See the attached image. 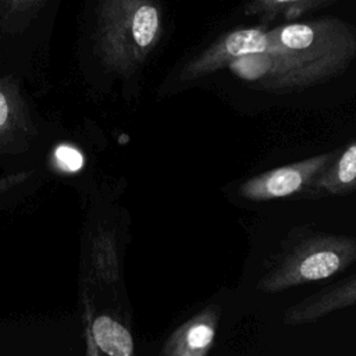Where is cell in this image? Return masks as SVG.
Wrapping results in <instances>:
<instances>
[{
    "label": "cell",
    "instance_id": "obj_9",
    "mask_svg": "<svg viewBox=\"0 0 356 356\" xmlns=\"http://www.w3.org/2000/svg\"><path fill=\"white\" fill-rule=\"evenodd\" d=\"M267 31L261 28H245L232 31L196 57L189 60L179 72L181 81H193L218 70L227 68L232 61L246 54L263 53L267 50Z\"/></svg>",
    "mask_w": 356,
    "mask_h": 356
},
{
    "label": "cell",
    "instance_id": "obj_6",
    "mask_svg": "<svg viewBox=\"0 0 356 356\" xmlns=\"http://www.w3.org/2000/svg\"><path fill=\"white\" fill-rule=\"evenodd\" d=\"M83 352L79 312L0 321V356H76Z\"/></svg>",
    "mask_w": 356,
    "mask_h": 356
},
{
    "label": "cell",
    "instance_id": "obj_15",
    "mask_svg": "<svg viewBox=\"0 0 356 356\" xmlns=\"http://www.w3.org/2000/svg\"><path fill=\"white\" fill-rule=\"evenodd\" d=\"M40 0H0V33H17L21 31L22 17Z\"/></svg>",
    "mask_w": 356,
    "mask_h": 356
},
{
    "label": "cell",
    "instance_id": "obj_3",
    "mask_svg": "<svg viewBox=\"0 0 356 356\" xmlns=\"http://www.w3.org/2000/svg\"><path fill=\"white\" fill-rule=\"evenodd\" d=\"M107 184L82 200L85 207L79 239V312L107 307L122 312L118 303L124 278V241L121 221Z\"/></svg>",
    "mask_w": 356,
    "mask_h": 356
},
{
    "label": "cell",
    "instance_id": "obj_14",
    "mask_svg": "<svg viewBox=\"0 0 356 356\" xmlns=\"http://www.w3.org/2000/svg\"><path fill=\"white\" fill-rule=\"evenodd\" d=\"M49 181L43 168L0 175V213L18 209Z\"/></svg>",
    "mask_w": 356,
    "mask_h": 356
},
{
    "label": "cell",
    "instance_id": "obj_1",
    "mask_svg": "<svg viewBox=\"0 0 356 356\" xmlns=\"http://www.w3.org/2000/svg\"><path fill=\"white\" fill-rule=\"evenodd\" d=\"M163 32L156 0H100L81 71L90 96L131 81L156 49Z\"/></svg>",
    "mask_w": 356,
    "mask_h": 356
},
{
    "label": "cell",
    "instance_id": "obj_13",
    "mask_svg": "<svg viewBox=\"0 0 356 356\" xmlns=\"http://www.w3.org/2000/svg\"><path fill=\"white\" fill-rule=\"evenodd\" d=\"M353 192H356V139L335 150L332 160L300 197L320 199Z\"/></svg>",
    "mask_w": 356,
    "mask_h": 356
},
{
    "label": "cell",
    "instance_id": "obj_16",
    "mask_svg": "<svg viewBox=\"0 0 356 356\" xmlns=\"http://www.w3.org/2000/svg\"><path fill=\"white\" fill-rule=\"evenodd\" d=\"M303 0H252L246 7V14H274L284 10L288 6H293Z\"/></svg>",
    "mask_w": 356,
    "mask_h": 356
},
{
    "label": "cell",
    "instance_id": "obj_12",
    "mask_svg": "<svg viewBox=\"0 0 356 356\" xmlns=\"http://www.w3.org/2000/svg\"><path fill=\"white\" fill-rule=\"evenodd\" d=\"M356 305V274L350 278L332 284L289 306L284 312L282 321L286 325L314 323L334 312Z\"/></svg>",
    "mask_w": 356,
    "mask_h": 356
},
{
    "label": "cell",
    "instance_id": "obj_5",
    "mask_svg": "<svg viewBox=\"0 0 356 356\" xmlns=\"http://www.w3.org/2000/svg\"><path fill=\"white\" fill-rule=\"evenodd\" d=\"M355 261V236L299 228L288 235L271 257L256 288L263 293H278L334 277Z\"/></svg>",
    "mask_w": 356,
    "mask_h": 356
},
{
    "label": "cell",
    "instance_id": "obj_11",
    "mask_svg": "<svg viewBox=\"0 0 356 356\" xmlns=\"http://www.w3.org/2000/svg\"><path fill=\"white\" fill-rule=\"evenodd\" d=\"M221 307L211 303L178 325L163 342V356H206L214 346Z\"/></svg>",
    "mask_w": 356,
    "mask_h": 356
},
{
    "label": "cell",
    "instance_id": "obj_8",
    "mask_svg": "<svg viewBox=\"0 0 356 356\" xmlns=\"http://www.w3.org/2000/svg\"><path fill=\"white\" fill-rule=\"evenodd\" d=\"M335 150L285 164L246 179L238 193L250 202H267L299 195L309 189L317 175L332 160Z\"/></svg>",
    "mask_w": 356,
    "mask_h": 356
},
{
    "label": "cell",
    "instance_id": "obj_4",
    "mask_svg": "<svg viewBox=\"0 0 356 356\" xmlns=\"http://www.w3.org/2000/svg\"><path fill=\"white\" fill-rule=\"evenodd\" d=\"M26 82L0 67V175L44 170L50 145L63 128L39 111Z\"/></svg>",
    "mask_w": 356,
    "mask_h": 356
},
{
    "label": "cell",
    "instance_id": "obj_2",
    "mask_svg": "<svg viewBox=\"0 0 356 356\" xmlns=\"http://www.w3.org/2000/svg\"><path fill=\"white\" fill-rule=\"evenodd\" d=\"M263 51L267 72L259 86L273 92L300 90L341 75L356 57V29L324 17L267 31Z\"/></svg>",
    "mask_w": 356,
    "mask_h": 356
},
{
    "label": "cell",
    "instance_id": "obj_10",
    "mask_svg": "<svg viewBox=\"0 0 356 356\" xmlns=\"http://www.w3.org/2000/svg\"><path fill=\"white\" fill-rule=\"evenodd\" d=\"M83 335L85 356H132L135 341L122 312L114 309H93L79 312Z\"/></svg>",
    "mask_w": 356,
    "mask_h": 356
},
{
    "label": "cell",
    "instance_id": "obj_7",
    "mask_svg": "<svg viewBox=\"0 0 356 356\" xmlns=\"http://www.w3.org/2000/svg\"><path fill=\"white\" fill-rule=\"evenodd\" d=\"M89 134H70L61 128L44 160L49 178L74 188L81 200L99 184L95 174V150L92 145H88Z\"/></svg>",
    "mask_w": 356,
    "mask_h": 356
}]
</instances>
